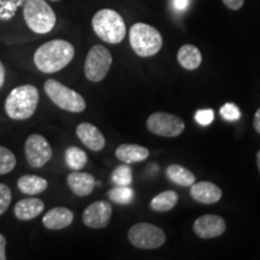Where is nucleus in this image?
Listing matches in <instances>:
<instances>
[{"mask_svg":"<svg viewBox=\"0 0 260 260\" xmlns=\"http://www.w3.org/2000/svg\"><path fill=\"white\" fill-rule=\"evenodd\" d=\"M75 57V48L67 40H52L35 51L34 63L41 73L54 74L64 69Z\"/></svg>","mask_w":260,"mask_h":260,"instance_id":"f257e3e1","label":"nucleus"},{"mask_svg":"<svg viewBox=\"0 0 260 260\" xmlns=\"http://www.w3.org/2000/svg\"><path fill=\"white\" fill-rule=\"evenodd\" d=\"M39 90L31 84L16 87L5 102V111L11 119L24 121L30 118L37 111L39 104Z\"/></svg>","mask_w":260,"mask_h":260,"instance_id":"f03ea898","label":"nucleus"},{"mask_svg":"<svg viewBox=\"0 0 260 260\" xmlns=\"http://www.w3.org/2000/svg\"><path fill=\"white\" fill-rule=\"evenodd\" d=\"M92 27L95 34L107 44L116 45L124 40L126 27L124 19L111 9H103L93 16Z\"/></svg>","mask_w":260,"mask_h":260,"instance_id":"7ed1b4c3","label":"nucleus"},{"mask_svg":"<svg viewBox=\"0 0 260 260\" xmlns=\"http://www.w3.org/2000/svg\"><path fill=\"white\" fill-rule=\"evenodd\" d=\"M130 46L139 57H152L162 47V37L157 28L147 23H135L129 30Z\"/></svg>","mask_w":260,"mask_h":260,"instance_id":"20e7f679","label":"nucleus"},{"mask_svg":"<svg viewBox=\"0 0 260 260\" xmlns=\"http://www.w3.org/2000/svg\"><path fill=\"white\" fill-rule=\"evenodd\" d=\"M23 17L29 29L37 34H47L57 22L56 14L46 0H25Z\"/></svg>","mask_w":260,"mask_h":260,"instance_id":"39448f33","label":"nucleus"},{"mask_svg":"<svg viewBox=\"0 0 260 260\" xmlns=\"http://www.w3.org/2000/svg\"><path fill=\"white\" fill-rule=\"evenodd\" d=\"M44 87L45 92L52 100V103L60 107L61 110L80 113L86 109V102H84L83 96L76 90L64 86L63 83L51 79L45 82Z\"/></svg>","mask_w":260,"mask_h":260,"instance_id":"423d86ee","label":"nucleus"},{"mask_svg":"<svg viewBox=\"0 0 260 260\" xmlns=\"http://www.w3.org/2000/svg\"><path fill=\"white\" fill-rule=\"evenodd\" d=\"M128 240L136 248L155 249L164 245L167 235L154 224L138 223L129 229Z\"/></svg>","mask_w":260,"mask_h":260,"instance_id":"0eeeda50","label":"nucleus"},{"mask_svg":"<svg viewBox=\"0 0 260 260\" xmlns=\"http://www.w3.org/2000/svg\"><path fill=\"white\" fill-rule=\"evenodd\" d=\"M112 64V54L106 47L95 45L90 48L84 61V75L90 82H100L106 77Z\"/></svg>","mask_w":260,"mask_h":260,"instance_id":"6e6552de","label":"nucleus"},{"mask_svg":"<svg viewBox=\"0 0 260 260\" xmlns=\"http://www.w3.org/2000/svg\"><path fill=\"white\" fill-rule=\"evenodd\" d=\"M146 125L152 134L162 138H176L186 128L184 121L181 117L161 111L152 113L147 118Z\"/></svg>","mask_w":260,"mask_h":260,"instance_id":"1a4fd4ad","label":"nucleus"},{"mask_svg":"<svg viewBox=\"0 0 260 260\" xmlns=\"http://www.w3.org/2000/svg\"><path fill=\"white\" fill-rule=\"evenodd\" d=\"M25 158L32 168L40 169L52 158V148L44 136L32 134L25 140Z\"/></svg>","mask_w":260,"mask_h":260,"instance_id":"9d476101","label":"nucleus"},{"mask_svg":"<svg viewBox=\"0 0 260 260\" xmlns=\"http://www.w3.org/2000/svg\"><path fill=\"white\" fill-rule=\"evenodd\" d=\"M112 216V206L109 201L99 200L90 204L83 211L82 220L84 225L92 229H103L109 225Z\"/></svg>","mask_w":260,"mask_h":260,"instance_id":"9b49d317","label":"nucleus"},{"mask_svg":"<svg viewBox=\"0 0 260 260\" xmlns=\"http://www.w3.org/2000/svg\"><path fill=\"white\" fill-rule=\"evenodd\" d=\"M226 223L218 214H205L195 219L193 230L200 239H214L223 235Z\"/></svg>","mask_w":260,"mask_h":260,"instance_id":"f8f14e48","label":"nucleus"},{"mask_svg":"<svg viewBox=\"0 0 260 260\" xmlns=\"http://www.w3.org/2000/svg\"><path fill=\"white\" fill-rule=\"evenodd\" d=\"M76 135L81 140V142L90 151L99 152L106 145L105 136L103 135V133L90 123H81L76 128Z\"/></svg>","mask_w":260,"mask_h":260,"instance_id":"ddd939ff","label":"nucleus"},{"mask_svg":"<svg viewBox=\"0 0 260 260\" xmlns=\"http://www.w3.org/2000/svg\"><path fill=\"white\" fill-rule=\"evenodd\" d=\"M190 187L191 198L200 204H216L222 199V189L212 182L201 181L198 183H193Z\"/></svg>","mask_w":260,"mask_h":260,"instance_id":"4468645a","label":"nucleus"},{"mask_svg":"<svg viewBox=\"0 0 260 260\" xmlns=\"http://www.w3.org/2000/svg\"><path fill=\"white\" fill-rule=\"evenodd\" d=\"M67 181L68 186L77 197H87L95 187V178L88 172H81L80 170L69 174Z\"/></svg>","mask_w":260,"mask_h":260,"instance_id":"2eb2a0df","label":"nucleus"},{"mask_svg":"<svg viewBox=\"0 0 260 260\" xmlns=\"http://www.w3.org/2000/svg\"><path fill=\"white\" fill-rule=\"evenodd\" d=\"M74 220V213L67 207H54L42 218V224L50 230H60L69 226Z\"/></svg>","mask_w":260,"mask_h":260,"instance_id":"dca6fc26","label":"nucleus"},{"mask_svg":"<svg viewBox=\"0 0 260 260\" xmlns=\"http://www.w3.org/2000/svg\"><path fill=\"white\" fill-rule=\"evenodd\" d=\"M45 209L44 201L38 198H27L15 205V216L19 220H30L40 216Z\"/></svg>","mask_w":260,"mask_h":260,"instance_id":"f3484780","label":"nucleus"},{"mask_svg":"<svg viewBox=\"0 0 260 260\" xmlns=\"http://www.w3.org/2000/svg\"><path fill=\"white\" fill-rule=\"evenodd\" d=\"M149 155V151L144 146L124 144L118 146L116 149V157L125 164H133V162L144 161Z\"/></svg>","mask_w":260,"mask_h":260,"instance_id":"a211bd4d","label":"nucleus"},{"mask_svg":"<svg viewBox=\"0 0 260 260\" xmlns=\"http://www.w3.org/2000/svg\"><path fill=\"white\" fill-rule=\"evenodd\" d=\"M177 60L186 70H197L203 61V54L194 45H183L177 52Z\"/></svg>","mask_w":260,"mask_h":260,"instance_id":"6ab92c4d","label":"nucleus"},{"mask_svg":"<svg viewBox=\"0 0 260 260\" xmlns=\"http://www.w3.org/2000/svg\"><path fill=\"white\" fill-rule=\"evenodd\" d=\"M17 187L25 195H38L47 189L48 182L37 175H24L19 177Z\"/></svg>","mask_w":260,"mask_h":260,"instance_id":"aec40b11","label":"nucleus"},{"mask_svg":"<svg viewBox=\"0 0 260 260\" xmlns=\"http://www.w3.org/2000/svg\"><path fill=\"white\" fill-rule=\"evenodd\" d=\"M167 176L171 182L181 187H190L195 183V175L181 165H170L167 169Z\"/></svg>","mask_w":260,"mask_h":260,"instance_id":"412c9836","label":"nucleus"},{"mask_svg":"<svg viewBox=\"0 0 260 260\" xmlns=\"http://www.w3.org/2000/svg\"><path fill=\"white\" fill-rule=\"evenodd\" d=\"M178 203V195L174 190H165L155 195L151 200V209L155 212H167L176 206Z\"/></svg>","mask_w":260,"mask_h":260,"instance_id":"4be33fe9","label":"nucleus"},{"mask_svg":"<svg viewBox=\"0 0 260 260\" xmlns=\"http://www.w3.org/2000/svg\"><path fill=\"white\" fill-rule=\"evenodd\" d=\"M65 160H67L68 167L75 171H77L86 167L88 157H87L86 152L82 151L81 148L71 146L65 152Z\"/></svg>","mask_w":260,"mask_h":260,"instance_id":"5701e85b","label":"nucleus"},{"mask_svg":"<svg viewBox=\"0 0 260 260\" xmlns=\"http://www.w3.org/2000/svg\"><path fill=\"white\" fill-rule=\"evenodd\" d=\"M109 199L119 205H128L134 199V190L129 186H116L109 191Z\"/></svg>","mask_w":260,"mask_h":260,"instance_id":"b1692460","label":"nucleus"},{"mask_svg":"<svg viewBox=\"0 0 260 260\" xmlns=\"http://www.w3.org/2000/svg\"><path fill=\"white\" fill-rule=\"evenodd\" d=\"M112 182L115 186H130L133 182V172L128 164H123L117 167L111 175Z\"/></svg>","mask_w":260,"mask_h":260,"instance_id":"393cba45","label":"nucleus"},{"mask_svg":"<svg viewBox=\"0 0 260 260\" xmlns=\"http://www.w3.org/2000/svg\"><path fill=\"white\" fill-rule=\"evenodd\" d=\"M16 157L9 148L0 146V175L9 174L16 167Z\"/></svg>","mask_w":260,"mask_h":260,"instance_id":"a878e982","label":"nucleus"},{"mask_svg":"<svg viewBox=\"0 0 260 260\" xmlns=\"http://www.w3.org/2000/svg\"><path fill=\"white\" fill-rule=\"evenodd\" d=\"M12 199L11 189L4 183H0V216H3L10 207Z\"/></svg>","mask_w":260,"mask_h":260,"instance_id":"bb28decb","label":"nucleus"},{"mask_svg":"<svg viewBox=\"0 0 260 260\" xmlns=\"http://www.w3.org/2000/svg\"><path fill=\"white\" fill-rule=\"evenodd\" d=\"M220 115L224 119H226V121H237V119H240V117H241V112H240L239 107H237L235 104H232V103H228L225 105L220 107Z\"/></svg>","mask_w":260,"mask_h":260,"instance_id":"cd10ccee","label":"nucleus"},{"mask_svg":"<svg viewBox=\"0 0 260 260\" xmlns=\"http://www.w3.org/2000/svg\"><path fill=\"white\" fill-rule=\"evenodd\" d=\"M214 112L212 110H199L195 113V121L201 125H209L213 122Z\"/></svg>","mask_w":260,"mask_h":260,"instance_id":"c85d7f7f","label":"nucleus"},{"mask_svg":"<svg viewBox=\"0 0 260 260\" xmlns=\"http://www.w3.org/2000/svg\"><path fill=\"white\" fill-rule=\"evenodd\" d=\"M222 2L224 3V5H225L228 9L236 11V10H240L242 8L245 0H222Z\"/></svg>","mask_w":260,"mask_h":260,"instance_id":"c756f323","label":"nucleus"},{"mask_svg":"<svg viewBox=\"0 0 260 260\" xmlns=\"http://www.w3.org/2000/svg\"><path fill=\"white\" fill-rule=\"evenodd\" d=\"M6 239L0 234V260H6Z\"/></svg>","mask_w":260,"mask_h":260,"instance_id":"7c9ffc66","label":"nucleus"},{"mask_svg":"<svg viewBox=\"0 0 260 260\" xmlns=\"http://www.w3.org/2000/svg\"><path fill=\"white\" fill-rule=\"evenodd\" d=\"M188 4H189V2H188V0H174L175 8H176L177 10H180V11L186 10Z\"/></svg>","mask_w":260,"mask_h":260,"instance_id":"2f4dec72","label":"nucleus"},{"mask_svg":"<svg viewBox=\"0 0 260 260\" xmlns=\"http://www.w3.org/2000/svg\"><path fill=\"white\" fill-rule=\"evenodd\" d=\"M253 126H254L255 132L260 134V109L256 110L254 115V121H253Z\"/></svg>","mask_w":260,"mask_h":260,"instance_id":"473e14b6","label":"nucleus"},{"mask_svg":"<svg viewBox=\"0 0 260 260\" xmlns=\"http://www.w3.org/2000/svg\"><path fill=\"white\" fill-rule=\"evenodd\" d=\"M4 82H5V68L2 61H0V88L4 86Z\"/></svg>","mask_w":260,"mask_h":260,"instance_id":"72a5a7b5","label":"nucleus"},{"mask_svg":"<svg viewBox=\"0 0 260 260\" xmlns=\"http://www.w3.org/2000/svg\"><path fill=\"white\" fill-rule=\"evenodd\" d=\"M256 165H258L259 172H260V151L256 153Z\"/></svg>","mask_w":260,"mask_h":260,"instance_id":"f704fd0d","label":"nucleus"},{"mask_svg":"<svg viewBox=\"0 0 260 260\" xmlns=\"http://www.w3.org/2000/svg\"><path fill=\"white\" fill-rule=\"evenodd\" d=\"M50 2H53V3H57V2H60V0H50Z\"/></svg>","mask_w":260,"mask_h":260,"instance_id":"c9c22d12","label":"nucleus"}]
</instances>
